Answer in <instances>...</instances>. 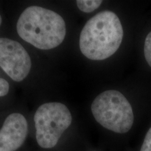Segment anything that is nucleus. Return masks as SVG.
I'll return each mask as SVG.
<instances>
[{
	"mask_svg": "<svg viewBox=\"0 0 151 151\" xmlns=\"http://www.w3.org/2000/svg\"><path fill=\"white\" fill-rule=\"evenodd\" d=\"M1 21H2V20H1V15H0V25H1Z\"/></svg>",
	"mask_w": 151,
	"mask_h": 151,
	"instance_id": "obj_11",
	"label": "nucleus"
},
{
	"mask_svg": "<svg viewBox=\"0 0 151 151\" xmlns=\"http://www.w3.org/2000/svg\"><path fill=\"white\" fill-rule=\"evenodd\" d=\"M27 129V122L22 114L9 115L0 129V151L18 150L25 141Z\"/></svg>",
	"mask_w": 151,
	"mask_h": 151,
	"instance_id": "obj_6",
	"label": "nucleus"
},
{
	"mask_svg": "<svg viewBox=\"0 0 151 151\" xmlns=\"http://www.w3.org/2000/svg\"><path fill=\"white\" fill-rule=\"evenodd\" d=\"M123 29L118 16L104 11L90 18L83 28L79 39L82 54L92 60L110 58L121 44Z\"/></svg>",
	"mask_w": 151,
	"mask_h": 151,
	"instance_id": "obj_1",
	"label": "nucleus"
},
{
	"mask_svg": "<svg viewBox=\"0 0 151 151\" xmlns=\"http://www.w3.org/2000/svg\"><path fill=\"white\" fill-rule=\"evenodd\" d=\"M9 91V84L5 79L0 78V97L6 95Z\"/></svg>",
	"mask_w": 151,
	"mask_h": 151,
	"instance_id": "obj_10",
	"label": "nucleus"
},
{
	"mask_svg": "<svg viewBox=\"0 0 151 151\" xmlns=\"http://www.w3.org/2000/svg\"><path fill=\"white\" fill-rule=\"evenodd\" d=\"M32 67L31 58L20 43L0 38V67L16 82L24 80Z\"/></svg>",
	"mask_w": 151,
	"mask_h": 151,
	"instance_id": "obj_5",
	"label": "nucleus"
},
{
	"mask_svg": "<svg viewBox=\"0 0 151 151\" xmlns=\"http://www.w3.org/2000/svg\"><path fill=\"white\" fill-rule=\"evenodd\" d=\"M140 151H151V128L147 132Z\"/></svg>",
	"mask_w": 151,
	"mask_h": 151,
	"instance_id": "obj_9",
	"label": "nucleus"
},
{
	"mask_svg": "<svg viewBox=\"0 0 151 151\" xmlns=\"http://www.w3.org/2000/svg\"><path fill=\"white\" fill-rule=\"evenodd\" d=\"M16 28L21 39L41 50L60 46L66 35L62 17L53 11L37 6L24 9L19 17Z\"/></svg>",
	"mask_w": 151,
	"mask_h": 151,
	"instance_id": "obj_2",
	"label": "nucleus"
},
{
	"mask_svg": "<svg viewBox=\"0 0 151 151\" xmlns=\"http://www.w3.org/2000/svg\"><path fill=\"white\" fill-rule=\"evenodd\" d=\"M102 3L99 0H78L76 5L81 11L84 13H91L99 8Z\"/></svg>",
	"mask_w": 151,
	"mask_h": 151,
	"instance_id": "obj_7",
	"label": "nucleus"
},
{
	"mask_svg": "<svg viewBox=\"0 0 151 151\" xmlns=\"http://www.w3.org/2000/svg\"><path fill=\"white\" fill-rule=\"evenodd\" d=\"M144 55L147 62L151 67V32L147 35L145 40Z\"/></svg>",
	"mask_w": 151,
	"mask_h": 151,
	"instance_id": "obj_8",
	"label": "nucleus"
},
{
	"mask_svg": "<svg viewBox=\"0 0 151 151\" xmlns=\"http://www.w3.org/2000/svg\"><path fill=\"white\" fill-rule=\"evenodd\" d=\"M34 120L38 144L43 148H51L56 146L64 132L71 125L72 117L65 104L50 102L38 108Z\"/></svg>",
	"mask_w": 151,
	"mask_h": 151,
	"instance_id": "obj_4",
	"label": "nucleus"
},
{
	"mask_svg": "<svg viewBox=\"0 0 151 151\" xmlns=\"http://www.w3.org/2000/svg\"><path fill=\"white\" fill-rule=\"evenodd\" d=\"M91 111L97 122L116 133H126L133 125L132 106L117 90H107L99 94L92 104Z\"/></svg>",
	"mask_w": 151,
	"mask_h": 151,
	"instance_id": "obj_3",
	"label": "nucleus"
}]
</instances>
